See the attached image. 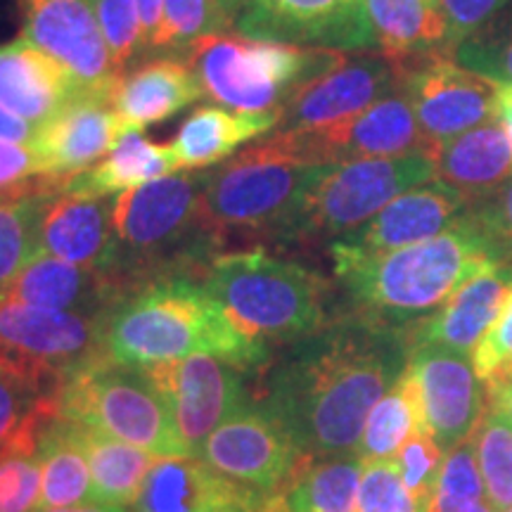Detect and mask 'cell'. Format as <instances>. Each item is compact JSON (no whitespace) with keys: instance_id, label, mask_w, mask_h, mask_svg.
<instances>
[{"instance_id":"1","label":"cell","mask_w":512,"mask_h":512,"mask_svg":"<svg viewBox=\"0 0 512 512\" xmlns=\"http://www.w3.org/2000/svg\"><path fill=\"white\" fill-rule=\"evenodd\" d=\"M406 325L349 311L268 363L261 406L304 458L356 456L370 411L408 366Z\"/></svg>"},{"instance_id":"2","label":"cell","mask_w":512,"mask_h":512,"mask_svg":"<svg viewBox=\"0 0 512 512\" xmlns=\"http://www.w3.org/2000/svg\"><path fill=\"white\" fill-rule=\"evenodd\" d=\"M102 356L136 368L214 356L254 370L271 363V347L240 330L202 280L176 273L140 285L107 313Z\"/></svg>"},{"instance_id":"3","label":"cell","mask_w":512,"mask_h":512,"mask_svg":"<svg viewBox=\"0 0 512 512\" xmlns=\"http://www.w3.org/2000/svg\"><path fill=\"white\" fill-rule=\"evenodd\" d=\"M330 259L351 311L377 323L411 325L446 304L467 280L512 259V252L465 211L451 228L418 245L373 256L330 254Z\"/></svg>"},{"instance_id":"4","label":"cell","mask_w":512,"mask_h":512,"mask_svg":"<svg viewBox=\"0 0 512 512\" xmlns=\"http://www.w3.org/2000/svg\"><path fill=\"white\" fill-rule=\"evenodd\" d=\"M207 169L169 174L114 197L117 275L128 292L207 266L223 242L204 221Z\"/></svg>"},{"instance_id":"5","label":"cell","mask_w":512,"mask_h":512,"mask_svg":"<svg viewBox=\"0 0 512 512\" xmlns=\"http://www.w3.org/2000/svg\"><path fill=\"white\" fill-rule=\"evenodd\" d=\"M200 280L240 330L268 347H287L337 318L323 275L261 247L216 254Z\"/></svg>"},{"instance_id":"6","label":"cell","mask_w":512,"mask_h":512,"mask_svg":"<svg viewBox=\"0 0 512 512\" xmlns=\"http://www.w3.org/2000/svg\"><path fill=\"white\" fill-rule=\"evenodd\" d=\"M328 166L297 162L264 138L209 171L202 192L204 221L221 242L228 238L278 242Z\"/></svg>"},{"instance_id":"7","label":"cell","mask_w":512,"mask_h":512,"mask_svg":"<svg viewBox=\"0 0 512 512\" xmlns=\"http://www.w3.org/2000/svg\"><path fill=\"white\" fill-rule=\"evenodd\" d=\"M337 50L254 41L247 36L211 34L192 43L188 62L207 98L247 114H275L304 83L323 74Z\"/></svg>"},{"instance_id":"8","label":"cell","mask_w":512,"mask_h":512,"mask_svg":"<svg viewBox=\"0 0 512 512\" xmlns=\"http://www.w3.org/2000/svg\"><path fill=\"white\" fill-rule=\"evenodd\" d=\"M62 418L93 427L157 458H185L169 403L145 368L98 356L69 373L57 392Z\"/></svg>"},{"instance_id":"9","label":"cell","mask_w":512,"mask_h":512,"mask_svg":"<svg viewBox=\"0 0 512 512\" xmlns=\"http://www.w3.org/2000/svg\"><path fill=\"white\" fill-rule=\"evenodd\" d=\"M437 178L432 155L356 159L330 164L313 183L278 245H318L351 233L373 219L401 192Z\"/></svg>"},{"instance_id":"10","label":"cell","mask_w":512,"mask_h":512,"mask_svg":"<svg viewBox=\"0 0 512 512\" xmlns=\"http://www.w3.org/2000/svg\"><path fill=\"white\" fill-rule=\"evenodd\" d=\"M266 138L287 157L318 166L375 157H434V147L422 133L411 100L399 83L392 93L342 124L311 133H268Z\"/></svg>"},{"instance_id":"11","label":"cell","mask_w":512,"mask_h":512,"mask_svg":"<svg viewBox=\"0 0 512 512\" xmlns=\"http://www.w3.org/2000/svg\"><path fill=\"white\" fill-rule=\"evenodd\" d=\"M105 318L41 309L0 297V358L60 389L69 373L102 356Z\"/></svg>"},{"instance_id":"12","label":"cell","mask_w":512,"mask_h":512,"mask_svg":"<svg viewBox=\"0 0 512 512\" xmlns=\"http://www.w3.org/2000/svg\"><path fill=\"white\" fill-rule=\"evenodd\" d=\"M392 62L434 152L446 140L496 119L498 83L460 67L453 57L432 53Z\"/></svg>"},{"instance_id":"13","label":"cell","mask_w":512,"mask_h":512,"mask_svg":"<svg viewBox=\"0 0 512 512\" xmlns=\"http://www.w3.org/2000/svg\"><path fill=\"white\" fill-rule=\"evenodd\" d=\"M242 36L287 46L361 53L375 48L368 0H245Z\"/></svg>"},{"instance_id":"14","label":"cell","mask_w":512,"mask_h":512,"mask_svg":"<svg viewBox=\"0 0 512 512\" xmlns=\"http://www.w3.org/2000/svg\"><path fill=\"white\" fill-rule=\"evenodd\" d=\"M24 38L72 74L81 95L112 98L121 74L102 38L95 0H19Z\"/></svg>"},{"instance_id":"15","label":"cell","mask_w":512,"mask_h":512,"mask_svg":"<svg viewBox=\"0 0 512 512\" xmlns=\"http://www.w3.org/2000/svg\"><path fill=\"white\" fill-rule=\"evenodd\" d=\"M396 83L394 62L382 53H342L285 102L273 133H311L342 124L392 93Z\"/></svg>"},{"instance_id":"16","label":"cell","mask_w":512,"mask_h":512,"mask_svg":"<svg viewBox=\"0 0 512 512\" xmlns=\"http://www.w3.org/2000/svg\"><path fill=\"white\" fill-rule=\"evenodd\" d=\"M197 458L268 496L283 489L306 460L271 413L254 401L230 413L200 446Z\"/></svg>"},{"instance_id":"17","label":"cell","mask_w":512,"mask_h":512,"mask_svg":"<svg viewBox=\"0 0 512 512\" xmlns=\"http://www.w3.org/2000/svg\"><path fill=\"white\" fill-rule=\"evenodd\" d=\"M169 403L171 418L190 456L230 413L249 399L245 370L214 356H190L145 368Z\"/></svg>"},{"instance_id":"18","label":"cell","mask_w":512,"mask_h":512,"mask_svg":"<svg viewBox=\"0 0 512 512\" xmlns=\"http://www.w3.org/2000/svg\"><path fill=\"white\" fill-rule=\"evenodd\" d=\"M406 370L418 387L425 432L444 453L472 439L489 411V389L479 380L472 356L441 347H415Z\"/></svg>"},{"instance_id":"19","label":"cell","mask_w":512,"mask_h":512,"mask_svg":"<svg viewBox=\"0 0 512 512\" xmlns=\"http://www.w3.org/2000/svg\"><path fill=\"white\" fill-rule=\"evenodd\" d=\"M467 207L470 202L463 192L441 178H432L418 188L401 192L363 226L332 240L328 254L373 256L418 245L451 228Z\"/></svg>"},{"instance_id":"20","label":"cell","mask_w":512,"mask_h":512,"mask_svg":"<svg viewBox=\"0 0 512 512\" xmlns=\"http://www.w3.org/2000/svg\"><path fill=\"white\" fill-rule=\"evenodd\" d=\"M271 496L221 475L197 456L159 458L131 512H266Z\"/></svg>"},{"instance_id":"21","label":"cell","mask_w":512,"mask_h":512,"mask_svg":"<svg viewBox=\"0 0 512 512\" xmlns=\"http://www.w3.org/2000/svg\"><path fill=\"white\" fill-rule=\"evenodd\" d=\"M512 292V259L498 261L441 304L430 316L406 325L408 347H441L472 356V351L494 325Z\"/></svg>"},{"instance_id":"22","label":"cell","mask_w":512,"mask_h":512,"mask_svg":"<svg viewBox=\"0 0 512 512\" xmlns=\"http://www.w3.org/2000/svg\"><path fill=\"white\" fill-rule=\"evenodd\" d=\"M128 128L112 98L81 95L38 128L34 150L43 174L74 176L105 157Z\"/></svg>"},{"instance_id":"23","label":"cell","mask_w":512,"mask_h":512,"mask_svg":"<svg viewBox=\"0 0 512 512\" xmlns=\"http://www.w3.org/2000/svg\"><path fill=\"white\" fill-rule=\"evenodd\" d=\"M128 294L117 275L38 254L0 297L41 309L107 318Z\"/></svg>"},{"instance_id":"24","label":"cell","mask_w":512,"mask_h":512,"mask_svg":"<svg viewBox=\"0 0 512 512\" xmlns=\"http://www.w3.org/2000/svg\"><path fill=\"white\" fill-rule=\"evenodd\" d=\"M41 254L117 275L112 197L55 195L41 221Z\"/></svg>"},{"instance_id":"25","label":"cell","mask_w":512,"mask_h":512,"mask_svg":"<svg viewBox=\"0 0 512 512\" xmlns=\"http://www.w3.org/2000/svg\"><path fill=\"white\" fill-rule=\"evenodd\" d=\"M81 98L72 74L29 38L0 46V105L41 128Z\"/></svg>"},{"instance_id":"26","label":"cell","mask_w":512,"mask_h":512,"mask_svg":"<svg viewBox=\"0 0 512 512\" xmlns=\"http://www.w3.org/2000/svg\"><path fill=\"white\" fill-rule=\"evenodd\" d=\"M202 95V83L192 64L164 57L121 76L112 102L128 131H143L145 126L174 117Z\"/></svg>"},{"instance_id":"27","label":"cell","mask_w":512,"mask_h":512,"mask_svg":"<svg viewBox=\"0 0 512 512\" xmlns=\"http://www.w3.org/2000/svg\"><path fill=\"white\" fill-rule=\"evenodd\" d=\"M437 178L479 202L512 176V145L498 121L446 140L434 152Z\"/></svg>"},{"instance_id":"28","label":"cell","mask_w":512,"mask_h":512,"mask_svg":"<svg viewBox=\"0 0 512 512\" xmlns=\"http://www.w3.org/2000/svg\"><path fill=\"white\" fill-rule=\"evenodd\" d=\"M275 114H247L228 107L204 105L188 114L171 140L176 169L200 171L235 157L249 140L268 136L275 128Z\"/></svg>"},{"instance_id":"29","label":"cell","mask_w":512,"mask_h":512,"mask_svg":"<svg viewBox=\"0 0 512 512\" xmlns=\"http://www.w3.org/2000/svg\"><path fill=\"white\" fill-rule=\"evenodd\" d=\"M171 171H176L171 143H152L140 131H128L98 164L69 176L60 195L112 197L169 176Z\"/></svg>"},{"instance_id":"30","label":"cell","mask_w":512,"mask_h":512,"mask_svg":"<svg viewBox=\"0 0 512 512\" xmlns=\"http://www.w3.org/2000/svg\"><path fill=\"white\" fill-rule=\"evenodd\" d=\"M363 458H306L268 501L266 512H356Z\"/></svg>"},{"instance_id":"31","label":"cell","mask_w":512,"mask_h":512,"mask_svg":"<svg viewBox=\"0 0 512 512\" xmlns=\"http://www.w3.org/2000/svg\"><path fill=\"white\" fill-rule=\"evenodd\" d=\"M55 195L57 181L48 174L0 192V294L41 254V221Z\"/></svg>"},{"instance_id":"32","label":"cell","mask_w":512,"mask_h":512,"mask_svg":"<svg viewBox=\"0 0 512 512\" xmlns=\"http://www.w3.org/2000/svg\"><path fill=\"white\" fill-rule=\"evenodd\" d=\"M67 425L74 441L81 446L88 467H91L98 503L131 508L136 503L147 472L152 470V465L159 458L143 451V448L93 430V427L79 425V422L72 420H67Z\"/></svg>"},{"instance_id":"33","label":"cell","mask_w":512,"mask_h":512,"mask_svg":"<svg viewBox=\"0 0 512 512\" xmlns=\"http://www.w3.org/2000/svg\"><path fill=\"white\" fill-rule=\"evenodd\" d=\"M38 456H41V498L36 510L98 503L91 467L60 413H55L41 427Z\"/></svg>"},{"instance_id":"34","label":"cell","mask_w":512,"mask_h":512,"mask_svg":"<svg viewBox=\"0 0 512 512\" xmlns=\"http://www.w3.org/2000/svg\"><path fill=\"white\" fill-rule=\"evenodd\" d=\"M375 50L389 60L444 55V17L425 0H368Z\"/></svg>"},{"instance_id":"35","label":"cell","mask_w":512,"mask_h":512,"mask_svg":"<svg viewBox=\"0 0 512 512\" xmlns=\"http://www.w3.org/2000/svg\"><path fill=\"white\" fill-rule=\"evenodd\" d=\"M57 413V396L36 408L24 427L0 448V512H34L41 498L38 434Z\"/></svg>"},{"instance_id":"36","label":"cell","mask_w":512,"mask_h":512,"mask_svg":"<svg viewBox=\"0 0 512 512\" xmlns=\"http://www.w3.org/2000/svg\"><path fill=\"white\" fill-rule=\"evenodd\" d=\"M415 432H425L420 396L411 373L403 370L399 382L370 411L356 456L363 460H394Z\"/></svg>"},{"instance_id":"37","label":"cell","mask_w":512,"mask_h":512,"mask_svg":"<svg viewBox=\"0 0 512 512\" xmlns=\"http://www.w3.org/2000/svg\"><path fill=\"white\" fill-rule=\"evenodd\" d=\"M235 24L219 0H164V19L152 53H188L204 36L226 34Z\"/></svg>"},{"instance_id":"38","label":"cell","mask_w":512,"mask_h":512,"mask_svg":"<svg viewBox=\"0 0 512 512\" xmlns=\"http://www.w3.org/2000/svg\"><path fill=\"white\" fill-rule=\"evenodd\" d=\"M482 470L486 501L498 512L512 508V425L496 411H486L472 434Z\"/></svg>"},{"instance_id":"39","label":"cell","mask_w":512,"mask_h":512,"mask_svg":"<svg viewBox=\"0 0 512 512\" xmlns=\"http://www.w3.org/2000/svg\"><path fill=\"white\" fill-rule=\"evenodd\" d=\"M453 60L494 83H512V0L460 43Z\"/></svg>"},{"instance_id":"40","label":"cell","mask_w":512,"mask_h":512,"mask_svg":"<svg viewBox=\"0 0 512 512\" xmlns=\"http://www.w3.org/2000/svg\"><path fill=\"white\" fill-rule=\"evenodd\" d=\"M482 498H486L482 470L477 463L475 444L467 439L446 453L427 512H460Z\"/></svg>"},{"instance_id":"41","label":"cell","mask_w":512,"mask_h":512,"mask_svg":"<svg viewBox=\"0 0 512 512\" xmlns=\"http://www.w3.org/2000/svg\"><path fill=\"white\" fill-rule=\"evenodd\" d=\"M60 389L0 358V448L22 430L38 406Z\"/></svg>"},{"instance_id":"42","label":"cell","mask_w":512,"mask_h":512,"mask_svg":"<svg viewBox=\"0 0 512 512\" xmlns=\"http://www.w3.org/2000/svg\"><path fill=\"white\" fill-rule=\"evenodd\" d=\"M444 458V448L434 441L430 432H415L396 453L394 460L399 465L403 486L413 496V501L418 503L420 512H427V508H430Z\"/></svg>"},{"instance_id":"43","label":"cell","mask_w":512,"mask_h":512,"mask_svg":"<svg viewBox=\"0 0 512 512\" xmlns=\"http://www.w3.org/2000/svg\"><path fill=\"white\" fill-rule=\"evenodd\" d=\"M98 22L105 46L110 50L114 69L121 74L126 64L143 53V34H140V15L136 0H95Z\"/></svg>"},{"instance_id":"44","label":"cell","mask_w":512,"mask_h":512,"mask_svg":"<svg viewBox=\"0 0 512 512\" xmlns=\"http://www.w3.org/2000/svg\"><path fill=\"white\" fill-rule=\"evenodd\" d=\"M356 512H420L403 486L396 460H363Z\"/></svg>"},{"instance_id":"45","label":"cell","mask_w":512,"mask_h":512,"mask_svg":"<svg viewBox=\"0 0 512 512\" xmlns=\"http://www.w3.org/2000/svg\"><path fill=\"white\" fill-rule=\"evenodd\" d=\"M472 363L489 392L512 380V292L494 325L472 351Z\"/></svg>"},{"instance_id":"46","label":"cell","mask_w":512,"mask_h":512,"mask_svg":"<svg viewBox=\"0 0 512 512\" xmlns=\"http://www.w3.org/2000/svg\"><path fill=\"white\" fill-rule=\"evenodd\" d=\"M508 0H441L444 17V55L453 57L456 48L489 22Z\"/></svg>"},{"instance_id":"47","label":"cell","mask_w":512,"mask_h":512,"mask_svg":"<svg viewBox=\"0 0 512 512\" xmlns=\"http://www.w3.org/2000/svg\"><path fill=\"white\" fill-rule=\"evenodd\" d=\"M467 214L489 238L512 252V176L484 200L472 202Z\"/></svg>"},{"instance_id":"48","label":"cell","mask_w":512,"mask_h":512,"mask_svg":"<svg viewBox=\"0 0 512 512\" xmlns=\"http://www.w3.org/2000/svg\"><path fill=\"white\" fill-rule=\"evenodd\" d=\"M43 174V164L31 145L0 140V192L17 188Z\"/></svg>"},{"instance_id":"49","label":"cell","mask_w":512,"mask_h":512,"mask_svg":"<svg viewBox=\"0 0 512 512\" xmlns=\"http://www.w3.org/2000/svg\"><path fill=\"white\" fill-rule=\"evenodd\" d=\"M36 136H38V126L36 124H31V121L22 119L19 114L10 112L8 107L0 105V140L34 147Z\"/></svg>"},{"instance_id":"50","label":"cell","mask_w":512,"mask_h":512,"mask_svg":"<svg viewBox=\"0 0 512 512\" xmlns=\"http://www.w3.org/2000/svg\"><path fill=\"white\" fill-rule=\"evenodd\" d=\"M140 15V34H143V53H152L159 27L164 19V0H136Z\"/></svg>"},{"instance_id":"51","label":"cell","mask_w":512,"mask_h":512,"mask_svg":"<svg viewBox=\"0 0 512 512\" xmlns=\"http://www.w3.org/2000/svg\"><path fill=\"white\" fill-rule=\"evenodd\" d=\"M496 119L503 126L512 145V83H498L496 91Z\"/></svg>"},{"instance_id":"52","label":"cell","mask_w":512,"mask_h":512,"mask_svg":"<svg viewBox=\"0 0 512 512\" xmlns=\"http://www.w3.org/2000/svg\"><path fill=\"white\" fill-rule=\"evenodd\" d=\"M489 408L491 411H496L498 415H503V418L512 425V380L501 384V387L491 389Z\"/></svg>"},{"instance_id":"53","label":"cell","mask_w":512,"mask_h":512,"mask_svg":"<svg viewBox=\"0 0 512 512\" xmlns=\"http://www.w3.org/2000/svg\"><path fill=\"white\" fill-rule=\"evenodd\" d=\"M34 512H128V508H119V505H107V503H86V505H72V508H48V510H34Z\"/></svg>"},{"instance_id":"54","label":"cell","mask_w":512,"mask_h":512,"mask_svg":"<svg viewBox=\"0 0 512 512\" xmlns=\"http://www.w3.org/2000/svg\"><path fill=\"white\" fill-rule=\"evenodd\" d=\"M219 3L223 5V8H226V12L230 17L235 19V22H238V17H240V12H242V5H245V0H219Z\"/></svg>"},{"instance_id":"55","label":"cell","mask_w":512,"mask_h":512,"mask_svg":"<svg viewBox=\"0 0 512 512\" xmlns=\"http://www.w3.org/2000/svg\"><path fill=\"white\" fill-rule=\"evenodd\" d=\"M460 512H498L494 505H491L489 501H486V498H482V501H477V503H472V505H467L465 510H460Z\"/></svg>"},{"instance_id":"56","label":"cell","mask_w":512,"mask_h":512,"mask_svg":"<svg viewBox=\"0 0 512 512\" xmlns=\"http://www.w3.org/2000/svg\"><path fill=\"white\" fill-rule=\"evenodd\" d=\"M427 5H430L432 10H437V12H441V0H425Z\"/></svg>"},{"instance_id":"57","label":"cell","mask_w":512,"mask_h":512,"mask_svg":"<svg viewBox=\"0 0 512 512\" xmlns=\"http://www.w3.org/2000/svg\"><path fill=\"white\" fill-rule=\"evenodd\" d=\"M505 512H512V508H510V510H505Z\"/></svg>"}]
</instances>
